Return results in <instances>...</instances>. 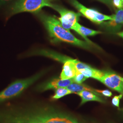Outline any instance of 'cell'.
Listing matches in <instances>:
<instances>
[{
    "instance_id": "obj_1",
    "label": "cell",
    "mask_w": 123,
    "mask_h": 123,
    "mask_svg": "<svg viewBox=\"0 0 123 123\" xmlns=\"http://www.w3.org/2000/svg\"><path fill=\"white\" fill-rule=\"evenodd\" d=\"M76 121L51 109L20 111L13 107L0 108V123H75Z\"/></svg>"
},
{
    "instance_id": "obj_2",
    "label": "cell",
    "mask_w": 123,
    "mask_h": 123,
    "mask_svg": "<svg viewBox=\"0 0 123 123\" xmlns=\"http://www.w3.org/2000/svg\"><path fill=\"white\" fill-rule=\"evenodd\" d=\"M37 16L43 22L53 41L67 43L87 50L91 49L88 43L78 39L69 30L64 28L55 16L48 15L40 12L37 13Z\"/></svg>"
},
{
    "instance_id": "obj_3",
    "label": "cell",
    "mask_w": 123,
    "mask_h": 123,
    "mask_svg": "<svg viewBox=\"0 0 123 123\" xmlns=\"http://www.w3.org/2000/svg\"><path fill=\"white\" fill-rule=\"evenodd\" d=\"M44 73L45 72H41L29 78L13 82L0 92V104L19 95L24 90L39 79Z\"/></svg>"
},
{
    "instance_id": "obj_4",
    "label": "cell",
    "mask_w": 123,
    "mask_h": 123,
    "mask_svg": "<svg viewBox=\"0 0 123 123\" xmlns=\"http://www.w3.org/2000/svg\"><path fill=\"white\" fill-rule=\"evenodd\" d=\"M54 0H16L9 9V16L23 12L37 13L41 9L48 6L52 8Z\"/></svg>"
},
{
    "instance_id": "obj_5",
    "label": "cell",
    "mask_w": 123,
    "mask_h": 123,
    "mask_svg": "<svg viewBox=\"0 0 123 123\" xmlns=\"http://www.w3.org/2000/svg\"><path fill=\"white\" fill-rule=\"evenodd\" d=\"M71 3L80 13L91 22L100 24L106 21L112 19L111 16H108L99 12L95 9L88 8L79 3L77 0H70Z\"/></svg>"
},
{
    "instance_id": "obj_6",
    "label": "cell",
    "mask_w": 123,
    "mask_h": 123,
    "mask_svg": "<svg viewBox=\"0 0 123 123\" xmlns=\"http://www.w3.org/2000/svg\"><path fill=\"white\" fill-rule=\"evenodd\" d=\"M52 8L57 11L60 15L58 20L61 22L62 26L67 30L72 29L77 22H78L81 14L76 13L73 11L68 10L57 5L53 4Z\"/></svg>"
},
{
    "instance_id": "obj_7",
    "label": "cell",
    "mask_w": 123,
    "mask_h": 123,
    "mask_svg": "<svg viewBox=\"0 0 123 123\" xmlns=\"http://www.w3.org/2000/svg\"><path fill=\"white\" fill-rule=\"evenodd\" d=\"M98 81L108 88L123 95V82L118 75L112 72H105L104 75Z\"/></svg>"
},
{
    "instance_id": "obj_8",
    "label": "cell",
    "mask_w": 123,
    "mask_h": 123,
    "mask_svg": "<svg viewBox=\"0 0 123 123\" xmlns=\"http://www.w3.org/2000/svg\"><path fill=\"white\" fill-rule=\"evenodd\" d=\"M73 83H74V81L73 78L68 79H55L41 84L38 87V89L41 91L49 89L56 90L59 88H66Z\"/></svg>"
},
{
    "instance_id": "obj_9",
    "label": "cell",
    "mask_w": 123,
    "mask_h": 123,
    "mask_svg": "<svg viewBox=\"0 0 123 123\" xmlns=\"http://www.w3.org/2000/svg\"><path fill=\"white\" fill-rule=\"evenodd\" d=\"M75 59L71 58L64 63L62 70L60 74V79H72L74 77L78 71L75 66L74 61Z\"/></svg>"
},
{
    "instance_id": "obj_10",
    "label": "cell",
    "mask_w": 123,
    "mask_h": 123,
    "mask_svg": "<svg viewBox=\"0 0 123 123\" xmlns=\"http://www.w3.org/2000/svg\"><path fill=\"white\" fill-rule=\"evenodd\" d=\"M76 94H78L81 98V105L90 101H96L101 103L105 102V101L102 98V96L88 90H83L76 92Z\"/></svg>"
},
{
    "instance_id": "obj_11",
    "label": "cell",
    "mask_w": 123,
    "mask_h": 123,
    "mask_svg": "<svg viewBox=\"0 0 123 123\" xmlns=\"http://www.w3.org/2000/svg\"><path fill=\"white\" fill-rule=\"evenodd\" d=\"M31 55H37L51 57L57 61L64 63L66 61L71 59L70 57H68L58 53L55 52L53 51L48 50H37L31 53Z\"/></svg>"
},
{
    "instance_id": "obj_12",
    "label": "cell",
    "mask_w": 123,
    "mask_h": 123,
    "mask_svg": "<svg viewBox=\"0 0 123 123\" xmlns=\"http://www.w3.org/2000/svg\"><path fill=\"white\" fill-rule=\"evenodd\" d=\"M72 29L74 30L76 32L79 33V35L83 37H84L85 39L86 40L87 42L88 43H92L87 38V36H95L102 33V32L100 31H95L92 29L88 28L83 26L79 24L78 22H77L74 26L72 27Z\"/></svg>"
},
{
    "instance_id": "obj_13",
    "label": "cell",
    "mask_w": 123,
    "mask_h": 123,
    "mask_svg": "<svg viewBox=\"0 0 123 123\" xmlns=\"http://www.w3.org/2000/svg\"><path fill=\"white\" fill-rule=\"evenodd\" d=\"M112 19L106 22V24L110 27L116 29L119 28L123 25V9L116 11L115 14L111 16Z\"/></svg>"
},
{
    "instance_id": "obj_14",
    "label": "cell",
    "mask_w": 123,
    "mask_h": 123,
    "mask_svg": "<svg viewBox=\"0 0 123 123\" xmlns=\"http://www.w3.org/2000/svg\"><path fill=\"white\" fill-rule=\"evenodd\" d=\"M88 78H91L98 80L105 74V73L103 71L91 67L87 69H84L79 71Z\"/></svg>"
},
{
    "instance_id": "obj_15",
    "label": "cell",
    "mask_w": 123,
    "mask_h": 123,
    "mask_svg": "<svg viewBox=\"0 0 123 123\" xmlns=\"http://www.w3.org/2000/svg\"><path fill=\"white\" fill-rule=\"evenodd\" d=\"M66 88L68 89L69 90H70L73 93H76L77 92H79L80 91H83V90H88L91 92H94L98 95H99L102 96V95L97 93L95 89H93L92 88H91L87 85L82 84H78L75 83H73L72 84H70L69 85H68Z\"/></svg>"
},
{
    "instance_id": "obj_16",
    "label": "cell",
    "mask_w": 123,
    "mask_h": 123,
    "mask_svg": "<svg viewBox=\"0 0 123 123\" xmlns=\"http://www.w3.org/2000/svg\"><path fill=\"white\" fill-rule=\"evenodd\" d=\"M71 93H73L66 88H59L55 90V94L52 98L53 99H57Z\"/></svg>"
},
{
    "instance_id": "obj_17",
    "label": "cell",
    "mask_w": 123,
    "mask_h": 123,
    "mask_svg": "<svg viewBox=\"0 0 123 123\" xmlns=\"http://www.w3.org/2000/svg\"><path fill=\"white\" fill-rule=\"evenodd\" d=\"M87 77H85L84 74L79 71H77L74 77L73 78L74 83L78 84H81L85 80L88 79Z\"/></svg>"
},
{
    "instance_id": "obj_18",
    "label": "cell",
    "mask_w": 123,
    "mask_h": 123,
    "mask_svg": "<svg viewBox=\"0 0 123 123\" xmlns=\"http://www.w3.org/2000/svg\"><path fill=\"white\" fill-rule=\"evenodd\" d=\"M74 63L76 68L78 71L80 70L87 69V68H89L90 67H91L88 64L84 63L83 62H82L76 59H75L74 61Z\"/></svg>"
},
{
    "instance_id": "obj_19",
    "label": "cell",
    "mask_w": 123,
    "mask_h": 123,
    "mask_svg": "<svg viewBox=\"0 0 123 123\" xmlns=\"http://www.w3.org/2000/svg\"><path fill=\"white\" fill-rule=\"evenodd\" d=\"M123 94H120L119 95H116L113 97L111 101V103L113 105L119 108V105H120V100L123 98Z\"/></svg>"
},
{
    "instance_id": "obj_20",
    "label": "cell",
    "mask_w": 123,
    "mask_h": 123,
    "mask_svg": "<svg viewBox=\"0 0 123 123\" xmlns=\"http://www.w3.org/2000/svg\"><path fill=\"white\" fill-rule=\"evenodd\" d=\"M95 91L97 93L106 97H111L113 95L112 92L108 89H105V90L95 89Z\"/></svg>"
},
{
    "instance_id": "obj_21",
    "label": "cell",
    "mask_w": 123,
    "mask_h": 123,
    "mask_svg": "<svg viewBox=\"0 0 123 123\" xmlns=\"http://www.w3.org/2000/svg\"><path fill=\"white\" fill-rule=\"evenodd\" d=\"M112 4L118 9H123V0H112Z\"/></svg>"
},
{
    "instance_id": "obj_22",
    "label": "cell",
    "mask_w": 123,
    "mask_h": 123,
    "mask_svg": "<svg viewBox=\"0 0 123 123\" xmlns=\"http://www.w3.org/2000/svg\"><path fill=\"white\" fill-rule=\"evenodd\" d=\"M12 0H0V7Z\"/></svg>"
},
{
    "instance_id": "obj_23",
    "label": "cell",
    "mask_w": 123,
    "mask_h": 123,
    "mask_svg": "<svg viewBox=\"0 0 123 123\" xmlns=\"http://www.w3.org/2000/svg\"><path fill=\"white\" fill-rule=\"evenodd\" d=\"M98 0L108 5H110L112 3V0Z\"/></svg>"
},
{
    "instance_id": "obj_24",
    "label": "cell",
    "mask_w": 123,
    "mask_h": 123,
    "mask_svg": "<svg viewBox=\"0 0 123 123\" xmlns=\"http://www.w3.org/2000/svg\"><path fill=\"white\" fill-rule=\"evenodd\" d=\"M117 35L120 37H121L123 38V31H121V32H119L118 33H117Z\"/></svg>"
},
{
    "instance_id": "obj_25",
    "label": "cell",
    "mask_w": 123,
    "mask_h": 123,
    "mask_svg": "<svg viewBox=\"0 0 123 123\" xmlns=\"http://www.w3.org/2000/svg\"><path fill=\"white\" fill-rule=\"evenodd\" d=\"M119 110L123 115V108H119Z\"/></svg>"
},
{
    "instance_id": "obj_26",
    "label": "cell",
    "mask_w": 123,
    "mask_h": 123,
    "mask_svg": "<svg viewBox=\"0 0 123 123\" xmlns=\"http://www.w3.org/2000/svg\"><path fill=\"white\" fill-rule=\"evenodd\" d=\"M120 79H121V80L123 82V78L122 77H120Z\"/></svg>"
},
{
    "instance_id": "obj_27",
    "label": "cell",
    "mask_w": 123,
    "mask_h": 123,
    "mask_svg": "<svg viewBox=\"0 0 123 123\" xmlns=\"http://www.w3.org/2000/svg\"><path fill=\"white\" fill-rule=\"evenodd\" d=\"M75 123H78V122H77V120H76V122H75Z\"/></svg>"
}]
</instances>
